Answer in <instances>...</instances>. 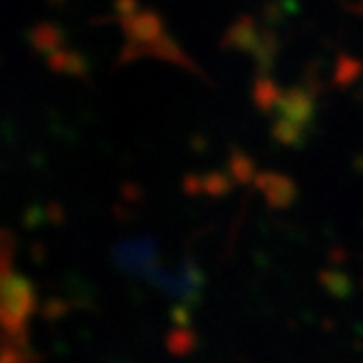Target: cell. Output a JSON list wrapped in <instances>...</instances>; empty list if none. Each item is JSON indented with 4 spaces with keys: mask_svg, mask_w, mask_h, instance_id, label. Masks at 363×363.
Wrapping results in <instances>:
<instances>
[{
    "mask_svg": "<svg viewBox=\"0 0 363 363\" xmlns=\"http://www.w3.org/2000/svg\"><path fill=\"white\" fill-rule=\"evenodd\" d=\"M35 308V294L29 280L11 274L9 265H3V328L5 333H24L27 318Z\"/></svg>",
    "mask_w": 363,
    "mask_h": 363,
    "instance_id": "cell-1",
    "label": "cell"
},
{
    "mask_svg": "<svg viewBox=\"0 0 363 363\" xmlns=\"http://www.w3.org/2000/svg\"><path fill=\"white\" fill-rule=\"evenodd\" d=\"M169 348L175 354H186L193 348V335L186 328H175V333L169 337Z\"/></svg>",
    "mask_w": 363,
    "mask_h": 363,
    "instance_id": "cell-2",
    "label": "cell"
}]
</instances>
